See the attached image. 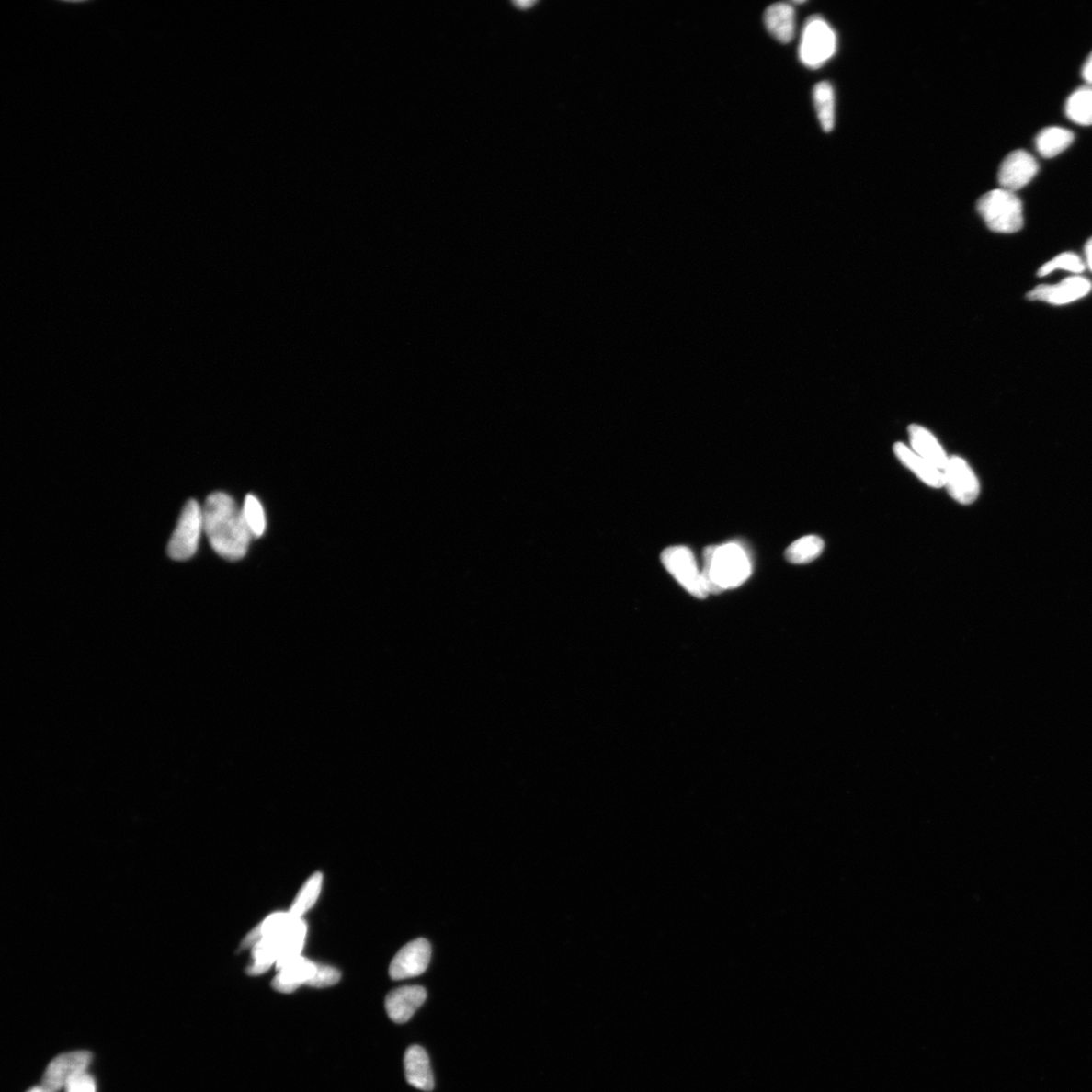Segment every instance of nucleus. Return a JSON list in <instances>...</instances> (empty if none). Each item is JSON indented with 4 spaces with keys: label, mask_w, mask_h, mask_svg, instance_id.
Segmentation results:
<instances>
[{
    "label": "nucleus",
    "mask_w": 1092,
    "mask_h": 1092,
    "mask_svg": "<svg viewBox=\"0 0 1092 1092\" xmlns=\"http://www.w3.org/2000/svg\"><path fill=\"white\" fill-rule=\"evenodd\" d=\"M203 515L205 534L215 552L230 560L244 557L253 536L234 499L222 492L209 495Z\"/></svg>",
    "instance_id": "obj_1"
},
{
    "label": "nucleus",
    "mask_w": 1092,
    "mask_h": 1092,
    "mask_svg": "<svg viewBox=\"0 0 1092 1092\" xmlns=\"http://www.w3.org/2000/svg\"><path fill=\"white\" fill-rule=\"evenodd\" d=\"M704 560L703 576L709 594L743 585L753 570L747 550L737 543L707 546Z\"/></svg>",
    "instance_id": "obj_2"
},
{
    "label": "nucleus",
    "mask_w": 1092,
    "mask_h": 1092,
    "mask_svg": "<svg viewBox=\"0 0 1092 1092\" xmlns=\"http://www.w3.org/2000/svg\"><path fill=\"white\" fill-rule=\"evenodd\" d=\"M260 929L276 949L277 970L302 954L307 937V924L303 918L289 913H275L268 916Z\"/></svg>",
    "instance_id": "obj_3"
},
{
    "label": "nucleus",
    "mask_w": 1092,
    "mask_h": 1092,
    "mask_svg": "<svg viewBox=\"0 0 1092 1092\" xmlns=\"http://www.w3.org/2000/svg\"><path fill=\"white\" fill-rule=\"evenodd\" d=\"M977 210L991 231L1011 234L1024 226L1023 204L1009 190L997 188L982 196Z\"/></svg>",
    "instance_id": "obj_4"
},
{
    "label": "nucleus",
    "mask_w": 1092,
    "mask_h": 1092,
    "mask_svg": "<svg viewBox=\"0 0 1092 1092\" xmlns=\"http://www.w3.org/2000/svg\"><path fill=\"white\" fill-rule=\"evenodd\" d=\"M838 38L824 17L808 18L799 46L800 62L808 68L824 66L836 54Z\"/></svg>",
    "instance_id": "obj_5"
},
{
    "label": "nucleus",
    "mask_w": 1092,
    "mask_h": 1092,
    "mask_svg": "<svg viewBox=\"0 0 1092 1092\" xmlns=\"http://www.w3.org/2000/svg\"><path fill=\"white\" fill-rule=\"evenodd\" d=\"M204 530L203 508L195 500H190L180 514L174 533L170 538L167 553L175 560H186L197 550Z\"/></svg>",
    "instance_id": "obj_6"
},
{
    "label": "nucleus",
    "mask_w": 1092,
    "mask_h": 1092,
    "mask_svg": "<svg viewBox=\"0 0 1092 1092\" xmlns=\"http://www.w3.org/2000/svg\"><path fill=\"white\" fill-rule=\"evenodd\" d=\"M660 559L668 572L687 592L698 599L708 596L703 572L698 568L692 550L686 546H670L664 550Z\"/></svg>",
    "instance_id": "obj_7"
},
{
    "label": "nucleus",
    "mask_w": 1092,
    "mask_h": 1092,
    "mask_svg": "<svg viewBox=\"0 0 1092 1092\" xmlns=\"http://www.w3.org/2000/svg\"><path fill=\"white\" fill-rule=\"evenodd\" d=\"M949 495L962 505L974 503L980 493V484L974 469L964 458L954 456L943 470Z\"/></svg>",
    "instance_id": "obj_8"
},
{
    "label": "nucleus",
    "mask_w": 1092,
    "mask_h": 1092,
    "mask_svg": "<svg viewBox=\"0 0 1092 1092\" xmlns=\"http://www.w3.org/2000/svg\"><path fill=\"white\" fill-rule=\"evenodd\" d=\"M92 1060V1053L87 1051L69 1052L59 1055L47 1067L42 1086L53 1092L65 1088L70 1080L87 1071Z\"/></svg>",
    "instance_id": "obj_9"
},
{
    "label": "nucleus",
    "mask_w": 1092,
    "mask_h": 1092,
    "mask_svg": "<svg viewBox=\"0 0 1092 1092\" xmlns=\"http://www.w3.org/2000/svg\"><path fill=\"white\" fill-rule=\"evenodd\" d=\"M1039 164L1036 158L1025 150H1016L1001 163L998 170L1000 188L1016 193L1025 187L1037 175Z\"/></svg>",
    "instance_id": "obj_10"
},
{
    "label": "nucleus",
    "mask_w": 1092,
    "mask_h": 1092,
    "mask_svg": "<svg viewBox=\"0 0 1092 1092\" xmlns=\"http://www.w3.org/2000/svg\"><path fill=\"white\" fill-rule=\"evenodd\" d=\"M431 946L423 938L410 941L400 949L389 966V976L403 980L423 974L429 966Z\"/></svg>",
    "instance_id": "obj_11"
},
{
    "label": "nucleus",
    "mask_w": 1092,
    "mask_h": 1092,
    "mask_svg": "<svg viewBox=\"0 0 1092 1092\" xmlns=\"http://www.w3.org/2000/svg\"><path fill=\"white\" fill-rule=\"evenodd\" d=\"M1091 289L1092 283L1089 279L1082 276H1071L1054 286H1039L1030 290L1028 298L1030 300H1041V302L1051 305L1062 306L1085 298L1091 292Z\"/></svg>",
    "instance_id": "obj_12"
},
{
    "label": "nucleus",
    "mask_w": 1092,
    "mask_h": 1092,
    "mask_svg": "<svg viewBox=\"0 0 1092 1092\" xmlns=\"http://www.w3.org/2000/svg\"><path fill=\"white\" fill-rule=\"evenodd\" d=\"M427 994L422 986H403L397 988L386 998V1010L390 1019L397 1024H405L424 1004Z\"/></svg>",
    "instance_id": "obj_13"
},
{
    "label": "nucleus",
    "mask_w": 1092,
    "mask_h": 1092,
    "mask_svg": "<svg viewBox=\"0 0 1092 1092\" xmlns=\"http://www.w3.org/2000/svg\"><path fill=\"white\" fill-rule=\"evenodd\" d=\"M317 969V963L303 956H299L283 968L277 970V975L273 980V987L280 994H293L298 987L307 985L312 979Z\"/></svg>",
    "instance_id": "obj_14"
},
{
    "label": "nucleus",
    "mask_w": 1092,
    "mask_h": 1092,
    "mask_svg": "<svg viewBox=\"0 0 1092 1092\" xmlns=\"http://www.w3.org/2000/svg\"><path fill=\"white\" fill-rule=\"evenodd\" d=\"M894 452L899 462L913 472L920 480L931 488L945 487V478L943 470H940L934 465L928 462L927 459L919 456L909 446L903 443H897L894 446Z\"/></svg>",
    "instance_id": "obj_15"
},
{
    "label": "nucleus",
    "mask_w": 1092,
    "mask_h": 1092,
    "mask_svg": "<svg viewBox=\"0 0 1092 1092\" xmlns=\"http://www.w3.org/2000/svg\"><path fill=\"white\" fill-rule=\"evenodd\" d=\"M908 435L910 448L916 454L927 459L929 463L940 470L945 469L949 462V456L943 446L940 445L939 440L930 431L923 426L913 424L908 427Z\"/></svg>",
    "instance_id": "obj_16"
},
{
    "label": "nucleus",
    "mask_w": 1092,
    "mask_h": 1092,
    "mask_svg": "<svg viewBox=\"0 0 1092 1092\" xmlns=\"http://www.w3.org/2000/svg\"><path fill=\"white\" fill-rule=\"evenodd\" d=\"M405 1074L410 1086L423 1091L434 1087V1078L426 1051L420 1046L410 1047L404 1059Z\"/></svg>",
    "instance_id": "obj_17"
},
{
    "label": "nucleus",
    "mask_w": 1092,
    "mask_h": 1092,
    "mask_svg": "<svg viewBox=\"0 0 1092 1092\" xmlns=\"http://www.w3.org/2000/svg\"><path fill=\"white\" fill-rule=\"evenodd\" d=\"M768 32L781 43H789L795 34V9L790 4L778 3L769 6L764 15Z\"/></svg>",
    "instance_id": "obj_18"
},
{
    "label": "nucleus",
    "mask_w": 1092,
    "mask_h": 1092,
    "mask_svg": "<svg viewBox=\"0 0 1092 1092\" xmlns=\"http://www.w3.org/2000/svg\"><path fill=\"white\" fill-rule=\"evenodd\" d=\"M1075 141V134L1060 127L1041 129L1036 138V148L1041 156L1053 158L1065 152Z\"/></svg>",
    "instance_id": "obj_19"
},
{
    "label": "nucleus",
    "mask_w": 1092,
    "mask_h": 1092,
    "mask_svg": "<svg viewBox=\"0 0 1092 1092\" xmlns=\"http://www.w3.org/2000/svg\"><path fill=\"white\" fill-rule=\"evenodd\" d=\"M813 96L820 126L825 132H830L836 121L834 87L827 82L819 83L814 88Z\"/></svg>",
    "instance_id": "obj_20"
},
{
    "label": "nucleus",
    "mask_w": 1092,
    "mask_h": 1092,
    "mask_svg": "<svg viewBox=\"0 0 1092 1092\" xmlns=\"http://www.w3.org/2000/svg\"><path fill=\"white\" fill-rule=\"evenodd\" d=\"M825 541L817 535H806L791 544L785 552L789 563L805 565L814 562L823 554Z\"/></svg>",
    "instance_id": "obj_21"
},
{
    "label": "nucleus",
    "mask_w": 1092,
    "mask_h": 1092,
    "mask_svg": "<svg viewBox=\"0 0 1092 1092\" xmlns=\"http://www.w3.org/2000/svg\"><path fill=\"white\" fill-rule=\"evenodd\" d=\"M1065 113L1075 124L1092 125V85L1082 86L1068 97Z\"/></svg>",
    "instance_id": "obj_22"
},
{
    "label": "nucleus",
    "mask_w": 1092,
    "mask_h": 1092,
    "mask_svg": "<svg viewBox=\"0 0 1092 1092\" xmlns=\"http://www.w3.org/2000/svg\"><path fill=\"white\" fill-rule=\"evenodd\" d=\"M322 884L323 875L320 872L310 876L298 891L289 913L297 918H303L307 911L317 903Z\"/></svg>",
    "instance_id": "obj_23"
},
{
    "label": "nucleus",
    "mask_w": 1092,
    "mask_h": 1092,
    "mask_svg": "<svg viewBox=\"0 0 1092 1092\" xmlns=\"http://www.w3.org/2000/svg\"><path fill=\"white\" fill-rule=\"evenodd\" d=\"M242 513L253 536L255 538L263 536L266 527L265 509L255 496L248 495L246 497Z\"/></svg>",
    "instance_id": "obj_24"
},
{
    "label": "nucleus",
    "mask_w": 1092,
    "mask_h": 1092,
    "mask_svg": "<svg viewBox=\"0 0 1092 1092\" xmlns=\"http://www.w3.org/2000/svg\"><path fill=\"white\" fill-rule=\"evenodd\" d=\"M1085 269L1086 264L1084 260L1075 253H1066L1058 255L1041 266L1039 269L1038 276H1046L1056 272V270H1065V272L1072 274H1081L1085 272Z\"/></svg>",
    "instance_id": "obj_25"
},
{
    "label": "nucleus",
    "mask_w": 1092,
    "mask_h": 1092,
    "mask_svg": "<svg viewBox=\"0 0 1092 1092\" xmlns=\"http://www.w3.org/2000/svg\"><path fill=\"white\" fill-rule=\"evenodd\" d=\"M340 978H342V974H340L338 969L332 966L317 964L315 974L307 985L314 988L333 986L338 984Z\"/></svg>",
    "instance_id": "obj_26"
},
{
    "label": "nucleus",
    "mask_w": 1092,
    "mask_h": 1092,
    "mask_svg": "<svg viewBox=\"0 0 1092 1092\" xmlns=\"http://www.w3.org/2000/svg\"><path fill=\"white\" fill-rule=\"evenodd\" d=\"M64 1089L65 1092H96V1086L94 1077L85 1071L70 1080Z\"/></svg>",
    "instance_id": "obj_27"
},
{
    "label": "nucleus",
    "mask_w": 1092,
    "mask_h": 1092,
    "mask_svg": "<svg viewBox=\"0 0 1092 1092\" xmlns=\"http://www.w3.org/2000/svg\"><path fill=\"white\" fill-rule=\"evenodd\" d=\"M263 938L264 936L262 933V929H260V925H258L243 939L242 949H253Z\"/></svg>",
    "instance_id": "obj_28"
},
{
    "label": "nucleus",
    "mask_w": 1092,
    "mask_h": 1092,
    "mask_svg": "<svg viewBox=\"0 0 1092 1092\" xmlns=\"http://www.w3.org/2000/svg\"><path fill=\"white\" fill-rule=\"evenodd\" d=\"M1082 77H1084L1088 85H1092V52L1088 56L1084 68H1082Z\"/></svg>",
    "instance_id": "obj_29"
},
{
    "label": "nucleus",
    "mask_w": 1092,
    "mask_h": 1092,
    "mask_svg": "<svg viewBox=\"0 0 1092 1092\" xmlns=\"http://www.w3.org/2000/svg\"><path fill=\"white\" fill-rule=\"evenodd\" d=\"M1085 252H1086V265L1092 272V237L1086 242Z\"/></svg>",
    "instance_id": "obj_30"
},
{
    "label": "nucleus",
    "mask_w": 1092,
    "mask_h": 1092,
    "mask_svg": "<svg viewBox=\"0 0 1092 1092\" xmlns=\"http://www.w3.org/2000/svg\"><path fill=\"white\" fill-rule=\"evenodd\" d=\"M28 1092H53V1091H50V1090L44 1088L43 1086H41V1087H35Z\"/></svg>",
    "instance_id": "obj_31"
}]
</instances>
